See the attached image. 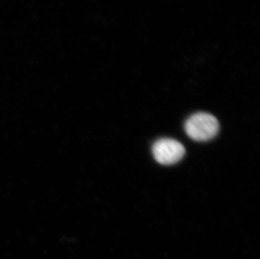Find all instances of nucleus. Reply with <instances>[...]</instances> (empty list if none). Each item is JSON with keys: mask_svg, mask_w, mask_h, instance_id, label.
<instances>
[{"mask_svg": "<svg viewBox=\"0 0 260 259\" xmlns=\"http://www.w3.org/2000/svg\"><path fill=\"white\" fill-rule=\"evenodd\" d=\"M152 154L158 164L172 165L184 157L185 148L180 142L175 140L162 138L152 146Z\"/></svg>", "mask_w": 260, "mask_h": 259, "instance_id": "f03ea898", "label": "nucleus"}, {"mask_svg": "<svg viewBox=\"0 0 260 259\" xmlns=\"http://www.w3.org/2000/svg\"><path fill=\"white\" fill-rule=\"evenodd\" d=\"M219 127L216 118L204 112L191 115L184 125L186 134L197 142H207L212 139L218 133Z\"/></svg>", "mask_w": 260, "mask_h": 259, "instance_id": "f257e3e1", "label": "nucleus"}]
</instances>
